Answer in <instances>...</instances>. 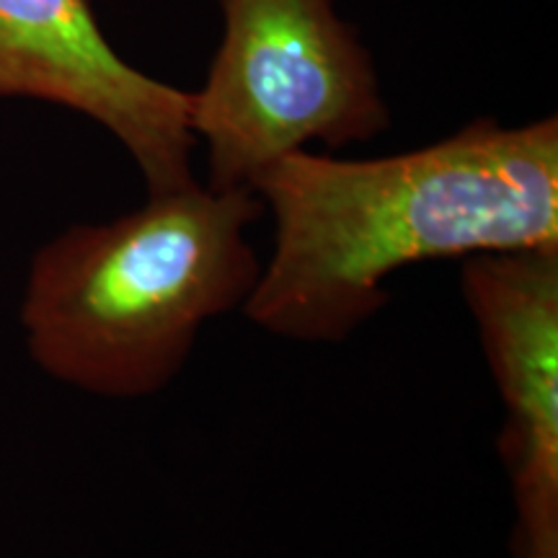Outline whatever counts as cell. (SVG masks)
I'll return each instance as SVG.
<instances>
[{
	"instance_id": "cell-1",
	"label": "cell",
	"mask_w": 558,
	"mask_h": 558,
	"mask_svg": "<svg viewBox=\"0 0 558 558\" xmlns=\"http://www.w3.org/2000/svg\"><path fill=\"white\" fill-rule=\"evenodd\" d=\"M248 190L275 215L246 316L295 341H344L388 303L403 267L558 248L556 117L476 120L427 148L344 160L295 150Z\"/></svg>"
},
{
	"instance_id": "cell-2",
	"label": "cell",
	"mask_w": 558,
	"mask_h": 558,
	"mask_svg": "<svg viewBox=\"0 0 558 558\" xmlns=\"http://www.w3.org/2000/svg\"><path fill=\"white\" fill-rule=\"evenodd\" d=\"M259 194L197 181L150 194L101 226H73L34 254L19 320L50 378L104 399L158 393L207 320L243 308L262 275L246 239Z\"/></svg>"
},
{
	"instance_id": "cell-3",
	"label": "cell",
	"mask_w": 558,
	"mask_h": 558,
	"mask_svg": "<svg viewBox=\"0 0 558 558\" xmlns=\"http://www.w3.org/2000/svg\"><path fill=\"white\" fill-rule=\"evenodd\" d=\"M226 34L190 94L209 190L251 186L282 156L378 137L390 114L373 58L333 0H220Z\"/></svg>"
},
{
	"instance_id": "cell-4",
	"label": "cell",
	"mask_w": 558,
	"mask_h": 558,
	"mask_svg": "<svg viewBox=\"0 0 558 558\" xmlns=\"http://www.w3.org/2000/svg\"><path fill=\"white\" fill-rule=\"evenodd\" d=\"M463 298L507 416L499 435L518 558H558V248L463 259Z\"/></svg>"
},
{
	"instance_id": "cell-5",
	"label": "cell",
	"mask_w": 558,
	"mask_h": 558,
	"mask_svg": "<svg viewBox=\"0 0 558 558\" xmlns=\"http://www.w3.org/2000/svg\"><path fill=\"white\" fill-rule=\"evenodd\" d=\"M0 99L58 104L99 122L150 194L194 181L190 90L124 60L90 0H0Z\"/></svg>"
}]
</instances>
